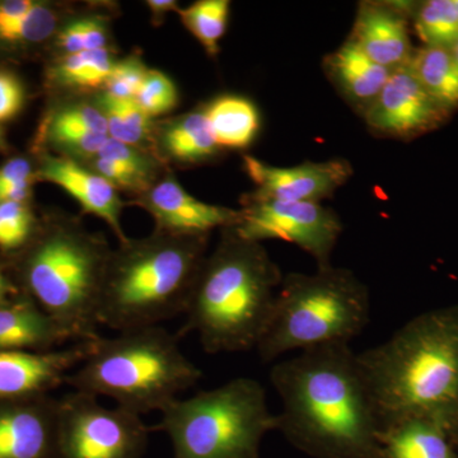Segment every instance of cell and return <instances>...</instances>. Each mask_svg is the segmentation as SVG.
Wrapping results in <instances>:
<instances>
[{"instance_id":"cell-1","label":"cell","mask_w":458,"mask_h":458,"mask_svg":"<svg viewBox=\"0 0 458 458\" xmlns=\"http://www.w3.org/2000/svg\"><path fill=\"white\" fill-rule=\"evenodd\" d=\"M276 430L313 458H384L381 427L358 352L346 343L307 349L276 363Z\"/></svg>"},{"instance_id":"cell-2","label":"cell","mask_w":458,"mask_h":458,"mask_svg":"<svg viewBox=\"0 0 458 458\" xmlns=\"http://www.w3.org/2000/svg\"><path fill=\"white\" fill-rule=\"evenodd\" d=\"M381 433L424 419L458 448V306L421 313L387 342L358 352Z\"/></svg>"},{"instance_id":"cell-3","label":"cell","mask_w":458,"mask_h":458,"mask_svg":"<svg viewBox=\"0 0 458 458\" xmlns=\"http://www.w3.org/2000/svg\"><path fill=\"white\" fill-rule=\"evenodd\" d=\"M284 276L262 243L232 227L205 256L180 335L197 333L208 354L256 349L269 324Z\"/></svg>"},{"instance_id":"cell-4","label":"cell","mask_w":458,"mask_h":458,"mask_svg":"<svg viewBox=\"0 0 458 458\" xmlns=\"http://www.w3.org/2000/svg\"><path fill=\"white\" fill-rule=\"evenodd\" d=\"M209 238L153 231L119 242L108 259L99 295V327L122 333L159 327L185 313Z\"/></svg>"},{"instance_id":"cell-5","label":"cell","mask_w":458,"mask_h":458,"mask_svg":"<svg viewBox=\"0 0 458 458\" xmlns=\"http://www.w3.org/2000/svg\"><path fill=\"white\" fill-rule=\"evenodd\" d=\"M20 264L21 284L75 343L98 334V302L111 249L106 237L90 232L71 214L38 223Z\"/></svg>"},{"instance_id":"cell-6","label":"cell","mask_w":458,"mask_h":458,"mask_svg":"<svg viewBox=\"0 0 458 458\" xmlns=\"http://www.w3.org/2000/svg\"><path fill=\"white\" fill-rule=\"evenodd\" d=\"M201 376L181 352L179 336L159 325L92 340L65 384L77 393L113 399L119 408L141 417L162 411Z\"/></svg>"},{"instance_id":"cell-7","label":"cell","mask_w":458,"mask_h":458,"mask_svg":"<svg viewBox=\"0 0 458 458\" xmlns=\"http://www.w3.org/2000/svg\"><path fill=\"white\" fill-rule=\"evenodd\" d=\"M369 319V288L352 270L330 265L313 274L289 273L256 351L269 363L289 352L351 344Z\"/></svg>"},{"instance_id":"cell-8","label":"cell","mask_w":458,"mask_h":458,"mask_svg":"<svg viewBox=\"0 0 458 458\" xmlns=\"http://www.w3.org/2000/svg\"><path fill=\"white\" fill-rule=\"evenodd\" d=\"M152 432H165L174 458H260L262 438L276 430V415L256 379L240 377L162 410Z\"/></svg>"},{"instance_id":"cell-9","label":"cell","mask_w":458,"mask_h":458,"mask_svg":"<svg viewBox=\"0 0 458 458\" xmlns=\"http://www.w3.org/2000/svg\"><path fill=\"white\" fill-rule=\"evenodd\" d=\"M152 432L140 415L83 393L59 400V458H141Z\"/></svg>"},{"instance_id":"cell-10","label":"cell","mask_w":458,"mask_h":458,"mask_svg":"<svg viewBox=\"0 0 458 458\" xmlns=\"http://www.w3.org/2000/svg\"><path fill=\"white\" fill-rule=\"evenodd\" d=\"M234 231L254 242L279 240L293 243L312 256L318 267H327L343 232V223L331 208L304 201L241 199Z\"/></svg>"},{"instance_id":"cell-11","label":"cell","mask_w":458,"mask_h":458,"mask_svg":"<svg viewBox=\"0 0 458 458\" xmlns=\"http://www.w3.org/2000/svg\"><path fill=\"white\" fill-rule=\"evenodd\" d=\"M450 114L419 83L408 64L394 69L361 117L378 137L410 140L439 128Z\"/></svg>"},{"instance_id":"cell-12","label":"cell","mask_w":458,"mask_h":458,"mask_svg":"<svg viewBox=\"0 0 458 458\" xmlns=\"http://www.w3.org/2000/svg\"><path fill=\"white\" fill-rule=\"evenodd\" d=\"M243 170L255 185L254 191L246 197L255 200L321 203L333 197L352 176V165L344 158L278 167L246 155Z\"/></svg>"},{"instance_id":"cell-13","label":"cell","mask_w":458,"mask_h":458,"mask_svg":"<svg viewBox=\"0 0 458 458\" xmlns=\"http://www.w3.org/2000/svg\"><path fill=\"white\" fill-rule=\"evenodd\" d=\"M132 199L128 205L146 210L155 221V231L176 236L210 234L214 229L221 231L236 225L240 216L238 209L192 197L170 170L146 192Z\"/></svg>"},{"instance_id":"cell-14","label":"cell","mask_w":458,"mask_h":458,"mask_svg":"<svg viewBox=\"0 0 458 458\" xmlns=\"http://www.w3.org/2000/svg\"><path fill=\"white\" fill-rule=\"evenodd\" d=\"M89 342L59 351L0 352V401L32 400L62 384L84 360Z\"/></svg>"},{"instance_id":"cell-15","label":"cell","mask_w":458,"mask_h":458,"mask_svg":"<svg viewBox=\"0 0 458 458\" xmlns=\"http://www.w3.org/2000/svg\"><path fill=\"white\" fill-rule=\"evenodd\" d=\"M0 458H59V401H0Z\"/></svg>"},{"instance_id":"cell-16","label":"cell","mask_w":458,"mask_h":458,"mask_svg":"<svg viewBox=\"0 0 458 458\" xmlns=\"http://www.w3.org/2000/svg\"><path fill=\"white\" fill-rule=\"evenodd\" d=\"M417 3L361 2L348 40L370 59L394 71L408 65L414 49L409 31Z\"/></svg>"},{"instance_id":"cell-17","label":"cell","mask_w":458,"mask_h":458,"mask_svg":"<svg viewBox=\"0 0 458 458\" xmlns=\"http://www.w3.org/2000/svg\"><path fill=\"white\" fill-rule=\"evenodd\" d=\"M35 174L36 180L53 183L68 192L83 213L106 223L119 242L128 240L122 225L128 203L122 200L119 191L104 177L81 162L51 152L42 153Z\"/></svg>"},{"instance_id":"cell-18","label":"cell","mask_w":458,"mask_h":458,"mask_svg":"<svg viewBox=\"0 0 458 458\" xmlns=\"http://www.w3.org/2000/svg\"><path fill=\"white\" fill-rule=\"evenodd\" d=\"M69 340L68 331L27 294L0 306V352L53 351Z\"/></svg>"},{"instance_id":"cell-19","label":"cell","mask_w":458,"mask_h":458,"mask_svg":"<svg viewBox=\"0 0 458 458\" xmlns=\"http://www.w3.org/2000/svg\"><path fill=\"white\" fill-rule=\"evenodd\" d=\"M156 156L165 165H198L221 155L205 119L203 107L170 119L156 120L153 131Z\"/></svg>"},{"instance_id":"cell-20","label":"cell","mask_w":458,"mask_h":458,"mask_svg":"<svg viewBox=\"0 0 458 458\" xmlns=\"http://www.w3.org/2000/svg\"><path fill=\"white\" fill-rule=\"evenodd\" d=\"M324 69L340 95L360 116L373 104L394 72L370 59L351 40L325 56Z\"/></svg>"},{"instance_id":"cell-21","label":"cell","mask_w":458,"mask_h":458,"mask_svg":"<svg viewBox=\"0 0 458 458\" xmlns=\"http://www.w3.org/2000/svg\"><path fill=\"white\" fill-rule=\"evenodd\" d=\"M214 141L222 150H242L254 143L260 131V114L251 99L222 95L203 106Z\"/></svg>"},{"instance_id":"cell-22","label":"cell","mask_w":458,"mask_h":458,"mask_svg":"<svg viewBox=\"0 0 458 458\" xmlns=\"http://www.w3.org/2000/svg\"><path fill=\"white\" fill-rule=\"evenodd\" d=\"M384 458H458L445 430L424 419H405L381 433Z\"/></svg>"},{"instance_id":"cell-23","label":"cell","mask_w":458,"mask_h":458,"mask_svg":"<svg viewBox=\"0 0 458 458\" xmlns=\"http://www.w3.org/2000/svg\"><path fill=\"white\" fill-rule=\"evenodd\" d=\"M117 59L110 49L82 51L59 56L49 68L51 86L68 92H99L104 89Z\"/></svg>"},{"instance_id":"cell-24","label":"cell","mask_w":458,"mask_h":458,"mask_svg":"<svg viewBox=\"0 0 458 458\" xmlns=\"http://www.w3.org/2000/svg\"><path fill=\"white\" fill-rule=\"evenodd\" d=\"M93 101L106 120L108 138L155 153L153 131L156 120L148 116L134 98H116L101 90L96 93Z\"/></svg>"},{"instance_id":"cell-25","label":"cell","mask_w":458,"mask_h":458,"mask_svg":"<svg viewBox=\"0 0 458 458\" xmlns=\"http://www.w3.org/2000/svg\"><path fill=\"white\" fill-rule=\"evenodd\" d=\"M410 69L424 89L445 110L458 107V69L451 50L423 47L414 50Z\"/></svg>"},{"instance_id":"cell-26","label":"cell","mask_w":458,"mask_h":458,"mask_svg":"<svg viewBox=\"0 0 458 458\" xmlns=\"http://www.w3.org/2000/svg\"><path fill=\"white\" fill-rule=\"evenodd\" d=\"M59 7L49 3L36 2L26 14L0 25V44L8 47H31L54 40L57 31L69 17Z\"/></svg>"},{"instance_id":"cell-27","label":"cell","mask_w":458,"mask_h":458,"mask_svg":"<svg viewBox=\"0 0 458 458\" xmlns=\"http://www.w3.org/2000/svg\"><path fill=\"white\" fill-rule=\"evenodd\" d=\"M229 13V0H198L177 11L181 23L210 56L219 53V42L227 32Z\"/></svg>"},{"instance_id":"cell-28","label":"cell","mask_w":458,"mask_h":458,"mask_svg":"<svg viewBox=\"0 0 458 458\" xmlns=\"http://www.w3.org/2000/svg\"><path fill=\"white\" fill-rule=\"evenodd\" d=\"M415 32L424 47L451 49L458 40V17L454 0L417 3L412 12Z\"/></svg>"},{"instance_id":"cell-29","label":"cell","mask_w":458,"mask_h":458,"mask_svg":"<svg viewBox=\"0 0 458 458\" xmlns=\"http://www.w3.org/2000/svg\"><path fill=\"white\" fill-rule=\"evenodd\" d=\"M38 223L30 201L0 203V250L11 254L25 249Z\"/></svg>"},{"instance_id":"cell-30","label":"cell","mask_w":458,"mask_h":458,"mask_svg":"<svg viewBox=\"0 0 458 458\" xmlns=\"http://www.w3.org/2000/svg\"><path fill=\"white\" fill-rule=\"evenodd\" d=\"M135 101L153 120L172 113L180 101L179 89L174 81L157 69H148Z\"/></svg>"},{"instance_id":"cell-31","label":"cell","mask_w":458,"mask_h":458,"mask_svg":"<svg viewBox=\"0 0 458 458\" xmlns=\"http://www.w3.org/2000/svg\"><path fill=\"white\" fill-rule=\"evenodd\" d=\"M47 126L108 135L106 120L95 101L66 102L50 114Z\"/></svg>"},{"instance_id":"cell-32","label":"cell","mask_w":458,"mask_h":458,"mask_svg":"<svg viewBox=\"0 0 458 458\" xmlns=\"http://www.w3.org/2000/svg\"><path fill=\"white\" fill-rule=\"evenodd\" d=\"M36 168L25 157H14L0 167V203L30 201Z\"/></svg>"},{"instance_id":"cell-33","label":"cell","mask_w":458,"mask_h":458,"mask_svg":"<svg viewBox=\"0 0 458 458\" xmlns=\"http://www.w3.org/2000/svg\"><path fill=\"white\" fill-rule=\"evenodd\" d=\"M147 73V65L140 56L129 55L122 60L117 59L102 92L116 98H135Z\"/></svg>"},{"instance_id":"cell-34","label":"cell","mask_w":458,"mask_h":458,"mask_svg":"<svg viewBox=\"0 0 458 458\" xmlns=\"http://www.w3.org/2000/svg\"><path fill=\"white\" fill-rule=\"evenodd\" d=\"M25 89L16 75L0 71V123L8 122L25 105Z\"/></svg>"},{"instance_id":"cell-35","label":"cell","mask_w":458,"mask_h":458,"mask_svg":"<svg viewBox=\"0 0 458 458\" xmlns=\"http://www.w3.org/2000/svg\"><path fill=\"white\" fill-rule=\"evenodd\" d=\"M53 41L57 57L74 55L86 51L84 50L83 16L68 18L60 27Z\"/></svg>"},{"instance_id":"cell-36","label":"cell","mask_w":458,"mask_h":458,"mask_svg":"<svg viewBox=\"0 0 458 458\" xmlns=\"http://www.w3.org/2000/svg\"><path fill=\"white\" fill-rule=\"evenodd\" d=\"M84 22V50L108 49L110 29L108 21L102 14H87Z\"/></svg>"},{"instance_id":"cell-37","label":"cell","mask_w":458,"mask_h":458,"mask_svg":"<svg viewBox=\"0 0 458 458\" xmlns=\"http://www.w3.org/2000/svg\"><path fill=\"white\" fill-rule=\"evenodd\" d=\"M36 2L33 0H3L0 2V25L17 20L31 11Z\"/></svg>"},{"instance_id":"cell-38","label":"cell","mask_w":458,"mask_h":458,"mask_svg":"<svg viewBox=\"0 0 458 458\" xmlns=\"http://www.w3.org/2000/svg\"><path fill=\"white\" fill-rule=\"evenodd\" d=\"M146 4L155 25H161L165 14L171 13V12L177 13L180 9L179 2L176 0H148Z\"/></svg>"},{"instance_id":"cell-39","label":"cell","mask_w":458,"mask_h":458,"mask_svg":"<svg viewBox=\"0 0 458 458\" xmlns=\"http://www.w3.org/2000/svg\"><path fill=\"white\" fill-rule=\"evenodd\" d=\"M20 294V289L0 270V306Z\"/></svg>"},{"instance_id":"cell-40","label":"cell","mask_w":458,"mask_h":458,"mask_svg":"<svg viewBox=\"0 0 458 458\" xmlns=\"http://www.w3.org/2000/svg\"><path fill=\"white\" fill-rule=\"evenodd\" d=\"M450 50L458 69V40L456 41V44H454V47H451Z\"/></svg>"},{"instance_id":"cell-41","label":"cell","mask_w":458,"mask_h":458,"mask_svg":"<svg viewBox=\"0 0 458 458\" xmlns=\"http://www.w3.org/2000/svg\"><path fill=\"white\" fill-rule=\"evenodd\" d=\"M4 148H5L4 134H3L2 129H0V149H4Z\"/></svg>"},{"instance_id":"cell-42","label":"cell","mask_w":458,"mask_h":458,"mask_svg":"<svg viewBox=\"0 0 458 458\" xmlns=\"http://www.w3.org/2000/svg\"><path fill=\"white\" fill-rule=\"evenodd\" d=\"M454 7H456L457 17H458V0H454Z\"/></svg>"}]
</instances>
